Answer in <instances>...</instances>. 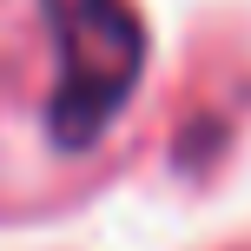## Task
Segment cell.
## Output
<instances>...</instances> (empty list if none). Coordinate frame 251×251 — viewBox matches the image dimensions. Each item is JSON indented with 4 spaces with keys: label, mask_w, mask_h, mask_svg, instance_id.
I'll return each mask as SVG.
<instances>
[{
    "label": "cell",
    "mask_w": 251,
    "mask_h": 251,
    "mask_svg": "<svg viewBox=\"0 0 251 251\" xmlns=\"http://www.w3.org/2000/svg\"><path fill=\"white\" fill-rule=\"evenodd\" d=\"M53 40L47 139L60 152H93L146 79V20L132 0H40Z\"/></svg>",
    "instance_id": "cell-1"
}]
</instances>
